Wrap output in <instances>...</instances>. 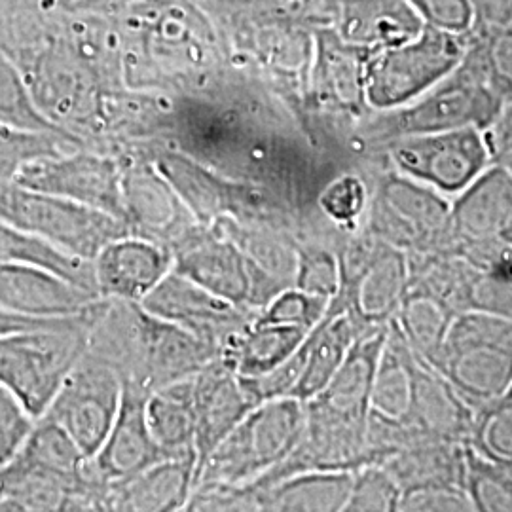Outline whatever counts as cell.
I'll list each match as a JSON object with an SVG mask.
<instances>
[{
  "label": "cell",
  "instance_id": "1",
  "mask_svg": "<svg viewBox=\"0 0 512 512\" xmlns=\"http://www.w3.org/2000/svg\"><path fill=\"white\" fill-rule=\"evenodd\" d=\"M97 304L84 315L0 338V384L35 420L46 416L74 366L88 353Z\"/></svg>",
  "mask_w": 512,
  "mask_h": 512
},
{
  "label": "cell",
  "instance_id": "2",
  "mask_svg": "<svg viewBox=\"0 0 512 512\" xmlns=\"http://www.w3.org/2000/svg\"><path fill=\"white\" fill-rule=\"evenodd\" d=\"M507 101L495 92L471 44L458 69L401 109L376 112L370 137L376 145L423 133L492 128Z\"/></svg>",
  "mask_w": 512,
  "mask_h": 512
},
{
  "label": "cell",
  "instance_id": "3",
  "mask_svg": "<svg viewBox=\"0 0 512 512\" xmlns=\"http://www.w3.org/2000/svg\"><path fill=\"white\" fill-rule=\"evenodd\" d=\"M304 425V403L298 399L258 404L203 463L196 490L255 484L293 454Z\"/></svg>",
  "mask_w": 512,
  "mask_h": 512
},
{
  "label": "cell",
  "instance_id": "4",
  "mask_svg": "<svg viewBox=\"0 0 512 512\" xmlns=\"http://www.w3.org/2000/svg\"><path fill=\"white\" fill-rule=\"evenodd\" d=\"M478 410L501 399L512 382V319L463 311L444 344L425 361Z\"/></svg>",
  "mask_w": 512,
  "mask_h": 512
},
{
  "label": "cell",
  "instance_id": "5",
  "mask_svg": "<svg viewBox=\"0 0 512 512\" xmlns=\"http://www.w3.org/2000/svg\"><path fill=\"white\" fill-rule=\"evenodd\" d=\"M372 238L406 255H446L456 251L452 200L425 184L389 171L368 200Z\"/></svg>",
  "mask_w": 512,
  "mask_h": 512
},
{
  "label": "cell",
  "instance_id": "6",
  "mask_svg": "<svg viewBox=\"0 0 512 512\" xmlns=\"http://www.w3.org/2000/svg\"><path fill=\"white\" fill-rule=\"evenodd\" d=\"M467 48L469 37L425 25L410 42L368 54L365 71L368 109L389 112L416 101L458 69Z\"/></svg>",
  "mask_w": 512,
  "mask_h": 512
},
{
  "label": "cell",
  "instance_id": "7",
  "mask_svg": "<svg viewBox=\"0 0 512 512\" xmlns=\"http://www.w3.org/2000/svg\"><path fill=\"white\" fill-rule=\"evenodd\" d=\"M0 219L88 262L107 243L129 234L126 222L103 211L18 183L0 184Z\"/></svg>",
  "mask_w": 512,
  "mask_h": 512
},
{
  "label": "cell",
  "instance_id": "8",
  "mask_svg": "<svg viewBox=\"0 0 512 512\" xmlns=\"http://www.w3.org/2000/svg\"><path fill=\"white\" fill-rule=\"evenodd\" d=\"M384 152L393 171L450 200L494 164L486 131L475 128L399 137Z\"/></svg>",
  "mask_w": 512,
  "mask_h": 512
},
{
  "label": "cell",
  "instance_id": "9",
  "mask_svg": "<svg viewBox=\"0 0 512 512\" xmlns=\"http://www.w3.org/2000/svg\"><path fill=\"white\" fill-rule=\"evenodd\" d=\"M173 256L177 274L249 315L264 310L277 294L289 289L230 236L188 239Z\"/></svg>",
  "mask_w": 512,
  "mask_h": 512
},
{
  "label": "cell",
  "instance_id": "10",
  "mask_svg": "<svg viewBox=\"0 0 512 512\" xmlns=\"http://www.w3.org/2000/svg\"><path fill=\"white\" fill-rule=\"evenodd\" d=\"M338 260L342 285L330 302L351 313L363 329L387 327L408 291V255L370 236L351 245Z\"/></svg>",
  "mask_w": 512,
  "mask_h": 512
},
{
  "label": "cell",
  "instance_id": "11",
  "mask_svg": "<svg viewBox=\"0 0 512 512\" xmlns=\"http://www.w3.org/2000/svg\"><path fill=\"white\" fill-rule=\"evenodd\" d=\"M122 376L105 359L88 351L59 389L44 418L57 423L82 454L95 458L122 404Z\"/></svg>",
  "mask_w": 512,
  "mask_h": 512
},
{
  "label": "cell",
  "instance_id": "12",
  "mask_svg": "<svg viewBox=\"0 0 512 512\" xmlns=\"http://www.w3.org/2000/svg\"><path fill=\"white\" fill-rule=\"evenodd\" d=\"M16 183L92 207L126 222L124 175L118 164L105 156L69 150L40 158L21 169Z\"/></svg>",
  "mask_w": 512,
  "mask_h": 512
},
{
  "label": "cell",
  "instance_id": "13",
  "mask_svg": "<svg viewBox=\"0 0 512 512\" xmlns=\"http://www.w3.org/2000/svg\"><path fill=\"white\" fill-rule=\"evenodd\" d=\"M139 306L150 315L194 334L219 349V353L220 348L255 317L205 291L175 270L165 275L164 281Z\"/></svg>",
  "mask_w": 512,
  "mask_h": 512
},
{
  "label": "cell",
  "instance_id": "14",
  "mask_svg": "<svg viewBox=\"0 0 512 512\" xmlns=\"http://www.w3.org/2000/svg\"><path fill=\"white\" fill-rule=\"evenodd\" d=\"M317 19L368 54L406 44L425 27L408 0H325Z\"/></svg>",
  "mask_w": 512,
  "mask_h": 512
},
{
  "label": "cell",
  "instance_id": "15",
  "mask_svg": "<svg viewBox=\"0 0 512 512\" xmlns=\"http://www.w3.org/2000/svg\"><path fill=\"white\" fill-rule=\"evenodd\" d=\"M173 262V251L158 241L131 234L114 239L93 258L97 294L103 300L141 304L173 272Z\"/></svg>",
  "mask_w": 512,
  "mask_h": 512
},
{
  "label": "cell",
  "instance_id": "16",
  "mask_svg": "<svg viewBox=\"0 0 512 512\" xmlns=\"http://www.w3.org/2000/svg\"><path fill=\"white\" fill-rule=\"evenodd\" d=\"M196 416V482L203 463L256 404L238 374L219 357L192 378Z\"/></svg>",
  "mask_w": 512,
  "mask_h": 512
},
{
  "label": "cell",
  "instance_id": "17",
  "mask_svg": "<svg viewBox=\"0 0 512 512\" xmlns=\"http://www.w3.org/2000/svg\"><path fill=\"white\" fill-rule=\"evenodd\" d=\"M122 387L120 412L109 437L95 458L90 459L93 475L105 484L139 475L165 459L148 431L145 418V401L150 391L124 380Z\"/></svg>",
  "mask_w": 512,
  "mask_h": 512
},
{
  "label": "cell",
  "instance_id": "18",
  "mask_svg": "<svg viewBox=\"0 0 512 512\" xmlns=\"http://www.w3.org/2000/svg\"><path fill=\"white\" fill-rule=\"evenodd\" d=\"M196 492V463L164 459L147 471L105 484L99 512H183Z\"/></svg>",
  "mask_w": 512,
  "mask_h": 512
},
{
  "label": "cell",
  "instance_id": "19",
  "mask_svg": "<svg viewBox=\"0 0 512 512\" xmlns=\"http://www.w3.org/2000/svg\"><path fill=\"white\" fill-rule=\"evenodd\" d=\"M101 298L63 277L18 264H0V308L38 319L76 317Z\"/></svg>",
  "mask_w": 512,
  "mask_h": 512
},
{
  "label": "cell",
  "instance_id": "20",
  "mask_svg": "<svg viewBox=\"0 0 512 512\" xmlns=\"http://www.w3.org/2000/svg\"><path fill=\"white\" fill-rule=\"evenodd\" d=\"M418 355L391 321L372 385L370 418L406 431L418 444L435 442L414 427Z\"/></svg>",
  "mask_w": 512,
  "mask_h": 512
},
{
  "label": "cell",
  "instance_id": "21",
  "mask_svg": "<svg viewBox=\"0 0 512 512\" xmlns=\"http://www.w3.org/2000/svg\"><path fill=\"white\" fill-rule=\"evenodd\" d=\"M368 52L346 44L329 27L313 33L311 82L319 101L330 109L363 114L366 105L365 71Z\"/></svg>",
  "mask_w": 512,
  "mask_h": 512
},
{
  "label": "cell",
  "instance_id": "22",
  "mask_svg": "<svg viewBox=\"0 0 512 512\" xmlns=\"http://www.w3.org/2000/svg\"><path fill=\"white\" fill-rule=\"evenodd\" d=\"M511 219L512 175L501 165L492 164L452 198L456 251L461 245L499 239Z\"/></svg>",
  "mask_w": 512,
  "mask_h": 512
},
{
  "label": "cell",
  "instance_id": "23",
  "mask_svg": "<svg viewBox=\"0 0 512 512\" xmlns=\"http://www.w3.org/2000/svg\"><path fill=\"white\" fill-rule=\"evenodd\" d=\"M353 315L330 302L323 321L311 330L304 342L306 361L300 382L294 389V399L308 403L321 393L348 357L349 349L365 332Z\"/></svg>",
  "mask_w": 512,
  "mask_h": 512
},
{
  "label": "cell",
  "instance_id": "24",
  "mask_svg": "<svg viewBox=\"0 0 512 512\" xmlns=\"http://www.w3.org/2000/svg\"><path fill=\"white\" fill-rule=\"evenodd\" d=\"M308 334V330L260 323L253 317L220 348L219 359L241 378H260L291 359Z\"/></svg>",
  "mask_w": 512,
  "mask_h": 512
},
{
  "label": "cell",
  "instance_id": "25",
  "mask_svg": "<svg viewBox=\"0 0 512 512\" xmlns=\"http://www.w3.org/2000/svg\"><path fill=\"white\" fill-rule=\"evenodd\" d=\"M192 378L158 387L147 395L148 431L165 459H192L196 463Z\"/></svg>",
  "mask_w": 512,
  "mask_h": 512
},
{
  "label": "cell",
  "instance_id": "26",
  "mask_svg": "<svg viewBox=\"0 0 512 512\" xmlns=\"http://www.w3.org/2000/svg\"><path fill=\"white\" fill-rule=\"evenodd\" d=\"M465 444L448 440L425 442L401 450L380 467L403 494L439 486L465 488Z\"/></svg>",
  "mask_w": 512,
  "mask_h": 512
},
{
  "label": "cell",
  "instance_id": "27",
  "mask_svg": "<svg viewBox=\"0 0 512 512\" xmlns=\"http://www.w3.org/2000/svg\"><path fill=\"white\" fill-rule=\"evenodd\" d=\"M0 264H18L33 266L46 272L63 277L76 287L97 294L93 264L88 260L76 258L46 239L21 230L18 226L0 219ZM101 298V296H99Z\"/></svg>",
  "mask_w": 512,
  "mask_h": 512
},
{
  "label": "cell",
  "instance_id": "28",
  "mask_svg": "<svg viewBox=\"0 0 512 512\" xmlns=\"http://www.w3.org/2000/svg\"><path fill=\"white\" fill-rule=\"evenodd\" d=\"M456 315L458 313L437 294L408 281V291L393 323L412 351L423 361H429L444 344Z\"/></svg>",
  "mask_w": 512,
  "mask_h": 512
},
{
  "label": "cell",
  "instance_id": "29",
  "mask_svg": "<svg viewBox=\"0 0 512 512\" xmlns=\"http://www.w3.org/2000/svg\"><path fill=\"white\" fill-rule=\"evenodd\" d=\"M0 126L2 128L63 133L71 135L40 109V105L25 84L18 69L0 55Z\"/></svg>",
  "mask_w": 512,
  "mask_h": 512
},
{
  "label": "cell",
  "instance_id": "30",
  "mask_svg": "<svg viewBox=\"0 0 512 512\" xmlns=\"http://www.w3.org/2000/svg\"><path fill=\"white\" fill-rule=\"evenodd\" d=\"M465 492L475 512H512V471L465 444Z\"/></svg>",
  "mask_w": 512,
  "mask_h": 512
},
{
  "label": "cell",
  "instance_id": "31",
  "mask_svg": "<svg viewBox=\"0 0 512 512\" xmlns=\"http://www.w3.org/2000/svg\"><path fill=\"white\" fill-rule=\"evenodd\" d=\"M73 135L37 133L0 126V184L16 183L21 169L40 158L67 152Z\"/></svg>",
  "mask_w": 512,
  "mask_h": 512
},
{
  "label": "cell",
  "instance_id": "32",
  "mask_svg": "<svg viewBox=\"0 0 512 512\" xmlns=\"http://www.w3.org/2000/svg\"><path fill=\"white\" fill-rule=\"evenodd\" d=\"M478 454L495 463L512 467V401L497 399L475 412V425L467 442Z\"/></svg>",
  "mask_w": 512,
  "mask_h": 512
},
{
  "label": "cell",
  "instance_id": "33",
  "mask_svg": "<svg viewBox=\"0 0 512 512\" xmlns=\"http://www.w3.org/2000/svg\"><path fill=\"white\" fill-rule=\"evenodd\" d=\"M403 492L382 467H365L351 480L338 512H401Z\"/></svg>",
  "mask_w": 512,
  "mask_h": 512
},
{
  "label": "cell",
  "instance_id": "34",
  "mask_svg": "<svg viewBox=\"0 0 512 512\" xmlns=\"http://www.w3.org/2000/svg\"><path fill=\"white\" fill-rule=\"evenodd\" d=\"M330 300L304 293L296 287H289L275 296L274 300L255 315L260 323L287 325L298 329H315L329 311Z\"/></svg>",
  "mask_w": 512,
  "mask_h": 512
},
{
  "label": "cell",
  "instance_id": "35",
  "mask_svg": "<svg viewBox=\"0 0 512 512\" xmlns=\"http://www.w3.org/2000/svg\"><path fill=\"white\" fill-rule=\"evenodd\" d=\"M342 274L338 255L321 247H296L293 287L304 293L334 300L340 293Z\"/></svg>",
  "mask_w": 512,
  "mask_h": 512
},
{
  "label": "cell",
  "instance_id": "36",
  "mask_svg": "<svg viewBox=\"0 0 512 512\" xmlns=\"http://www.w3.org/2000/svg\"><path fill=\"white\" fill-rule=\"evenodd\" d=\"M469 44L495 92L512 103V27L490 33H471Z\"/></svg>",
  "mask_w": 512,
  "mask_h": 512
},
{
  "label": "cell",
  "instance_id": "37",
  "mask_svg": "<svg viewBox=\"0 0 512 512\" xmlns=\"http://www.w3.org/2000/svg\"><path fill=\"white\" fill-rule=\"evenodd\" d=\"M368 188L357 175H340L332 179L319 194L317 202L327 219L340 226H353L368 209Z\"/></svg>",
  "mask_w": 512,
  "mask_h": 512
},
{
  "label": "cell",
  "instance_id": "38",
  "mask_svg": "<svg viewBox=\"0 0 512 512\" xmlns=\"http://www.w3.org/2000/svg\"><path fill=\"white\" fill-rule=\"evenodd\" d=\"M37 420L19 403L18 397L0 384V467L16 458Z\"/></svg>",
  "mask_w": 512,
  "mask_h": 512
},
{
  "label": "cell",
  "instance_id": "39",
  "mask_svg": "<svg viewBox=\"0 0 512 512\" xmlns=\"http://www.w3.org/2000/svg\"><path fill=\"white\" fill-rule=\"evenodd\" d=\"M423 25L469 37L475 27V14L471 0H408Z\"/></svg>",
  "mask_w": 512,
  "mask_h": 512
},
{
  "label": "cell",
  "instance_id": "40",
  "mask_svg": "<svg viewBox=\"0 0 512 512\" xmlns=\"http://www.w3.org/2000/svg\"><path fill=\"white\" fill-rule=\"evenodd\" d=\"M401 512H475L463 486H439L406 492Z\"/></svg>",
  "mask_w": 512,
  "mask_h": 512
},
{
  "label": "cell",
  "instance_id": "41",
  "mask_svg": "<svg viewBox=\"0 0 512 512\" xmlns=\"http://www.w3.org/2000/svg\"><path fill=\"white\" fill-rule=\"evenodd\" d=\"M486 139L492 152V162L512 175V103H507L492 128L486 129Z\"/></svg>",
  "mask_w": 512,
  "mask_h": 512
},
{
  "label": "cell",
  "instance_id": "42",
  "mask_svg": "<svg viewBox=\"0 0 512 512\" xmlns=\"http://www.w3.org/2000/svg\"><path fill=\"white\" fill-rule=\"evenodd\" d=\"M475 27L473 33L503 31L512 27V0H471Z\"/></svg>",
  "mask_w": 512,
  "mask_h": 512
},
{
  "label": "cell",
  "instance_id": "43",
  "mask_svg": "<svg viewBox=\"0 0 512 512\" xmlns=\"http://www.w3.org/2000/svg\"><path fill=\"white\" fill-rule=\"evenodd\" d=\"M279 18L302 19L315 18L325 4V0H268Z\"/></svg>",
  "mask_w": 512,
  "mask_h": 512
},
{
  "label": "cell",
  "instance_id": "44",
  "mask_svg": "<svg viewBox=\"0 0 512 512\" xmlns=\"http://www.w3.org/2000/svg\"><path fill=\"white\" fill-rule=\"evenodd\" d=\"M65 319V317H63ZM59 319H38V317H27V315H19V313H12V311L2 310L0 308V338L12 332H19V330L37 329V327H44L50 325Z\"/></svg>",
  "mask_w": 512,
  "mask_h": 512
},
{
  "label": "cell",
  "instance_id": "45",
  "mask_svg": "<svg viewBox=\"0 0 512 512\" xmlns=\"http://www.w3.org/2000/svg\"><path fill=\"white\" fill-rule=\"evenodd\" d=\"M499 241L505 243L509 249H512V219L507 222V226H505L503 232L499 234Z\"/></svg>",
  "mask_w": 512,
  "mask_h": 512
},
{
  "label": "cell",
  "instance_id": "46",
  "mask_svg": "<svg viewBox=\"0 0 512 512\" xmlns=\"http://www.w3.org/2000/svg\"><path fill=\"white\" fill-rule=\"evenodd\" d=\"M503 399H509V401H512V382L511 385H509V389H507V393L503 395Z\"/></svg>",
  "mask_w": 512,
  "mask_h": 512
},
{
  "label": "cell",
  "instance_id": "47",
  "mask_svg": "<svg viewBox=\"0 0 512 512\" xmlns=\"http://www.w3.org/2000/svg\"><path fill=\"white\" fill-rule=\"evenodd\" d=\"M509 471H512V467H511V469H509Z\"/></svg>",
  "mask_w": 512,
  "mask_h": 512
}]
</instances>
